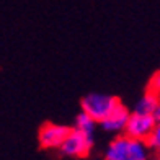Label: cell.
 <instances>
[{"label": "cell", "instance_id": "1", "mask_svg": "<svg viewBox=\"0 0 160 160\" xmlns=\"http://www.w3.org/2000/svg\"><path fill=\"white\" fill-rule=\"evenodd\" d=\"M152 149L145 141L119 134L105 149V160H150Z\"/></svg>", "mask_w": 160, "mask_h": 160}, {"label": "cell", "instance_id": "2", "mask_svg": "<svg viewBox=\"0 0 160 160\" xmlns=\"http://www.w3.org/2000/svg\"><path fill=\"white\" fill-rule=\"evenodd\" d=\"M118 103L119 100L108 93H88L82 100V111L97 122H101Z\"/></svg>", "mask_w": 160, "mask_h": 160}, {"label": "cell", "instance_id": "3", "mask_svg": "<svg viewBox=\"0 0 160 160\" xmlns=\"http://www.w3.org/2000/svg\"><path fill=\"white\" fill-rule=\"evenodd\" d=\"M92 147H93V137L72 128L69 131L67 137H65V141L59 147V152L65 157L85 158L92 152Z\"/></svg>", "mask_w": 160, "mask_h": 160}, {"label": "cell", "instance_id": "4", "mask_svg": "<svg viewBox=\"0 0 160 160\" xmlns=\"http://www.w3.org/2000/svg\"><path fill=\"white\" fill-rule=\"evenodd\" d=\"M155 119L152 114H145V113H139V111H131L129 118L126 122L124 132L132 139L137 141H149V137L152 136V131L155 128Z\"/></svg>", "mask_w": 160, "mask_h": 160}, {"label": "cell", "instance_id": "5", "mask_svg": "<svg viewBox=\"0 0 160 160\" xmlns=\"http://www.w3.org/2000/svg\"><path fill=\"white\" fill-rule=\"evenodd\" d=\"M70 128L64 126V124H57V122H46L42 124L38 134V141L39 145L44 149H57L62 145V142L65 141Z\"/></svg>", "mask_w": 160, "mask_h": 160}, {"label": "cell", "instance_id": "6", "mask_svg": "<svg viewBox=\"0 0 160 160\" xmlns=\"http://www.w3.org/2000/svg\"><path fill=\"white\" fill-rule=\"evenodd\" d=\"M129 113L131 111L128 110V106L122 105L121 101H119V103L113 108V111L108 114L101 122H98V124L101 126V129H103V131H106V132L119 136V134L124 132V128H126V122H128V118H129Z\"/></svg>", "mask_w": 160, "mask_h": 160}, {"label": "cell", "instance_id": "7", "mask_svg": "<svg viewBox=\"0 0 160 160\" xmlns=\"http://www.w3.org/2000/svg\"><path fill=\"white\" fill-rule=\"evenodd\" d=\"M97 126H98V122L95 119H92L88 114H85L83 111H80L77 116H75V121H74V129L80 131V132H83L87 136H92L95 134V131H97Z\"/></svg>", "mask_w": 160, "mask_h": 160}, {"label": "cell", "instance_id": "8", "mask_svg": "<svg viewBox=\"0 0 160 160\" xmlns=\"http://www.w3.org/2000/svg\"><path fill=\"white\" fill-rule=\"evenodd\" d=\"M158 105H160V97H157V95H154V93L147 92L139 101H137L134 111L145 113V114H154L155 108H157Z\"/></svg>", "mask_w": 160, "mask_h": 160}, {"label": "cell", "instance_id": "9", "mask_svg": "<svg viewBox=\"0 0 160 160\" xmlns=\"http://www.w3.org/2000/svg\"><path fill=\"white\" fill-rule=\"evenodd\" d=\"M147 144H149V147L152 150L157 152V154L160 152V119L155 122V128H154V131H152V136L149 137Z\"/></svg>", "mask_w": 160, "mask_h": 160}, {"label": "cell", "instance_id": "10", "mask_svg": "<svg viewBox=\"0 0 160 160\" xmlns=\"http://www.w3.org/2000/svg\"><path fill=\"white\" fill-rule=\"evenodd\" d=\"M149 92L157 95V97H160V70L152 75L150 82H149Z\"/></svg>", "mask_w": 160, "mask_h": 160}, {"label": "cell", "instance_id": "11", "mask_svg": "<svg viewBox=\"0 0 160 160\" xmlns=\"http://www.w3.org/2000/svg\"><path fill=\"white\" fill-rule=\"evenodd\" d=\"M152 116H154V119H155V121L160 119V105L155 108V111H154V114H152Z\"/></svg>", "mask_w": 160, "mask_h": 160}, {"label": "cell", "instance_id": "12", "mask_svg": "<svg viewBox=\"0 0 160 160\" xmlns=\"http://www.w3.org/2000/svg\"><path fill=\"white\" fill-rule=\"evenodd\" d=\"M154 160H160V154H157V157H155Z\"/></svg>", "mask_w": 160, "mask_h": 160}, {"label": "cell", "instance_id": "13", "mask_svg": "<svg viewBox=\"0 0 160 160\" xmlns=\"http://www.w3.org/2000/svg\"><path fill=\"white\" fill-rule=\"evenodd\" d=\"M158 154H160V152H158Z\"/></svg>", "mask_w": 160, "mask_h": 160}]
</instances>
